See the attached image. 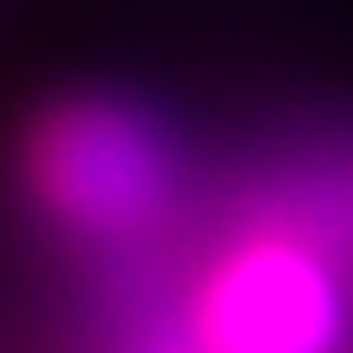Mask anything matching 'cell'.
I'll list each match as a JSON object with an SVG mask.
<instances>
[{"instance_id":"1","label":"cell","mask_w":353,"mask_h":353,"mask_svg":"<svg viewBox=\"0 0 353 353\" xmlns=\"http://www.w3.org/2000/svg\"><path fill=\"white\" fill-rule=\"evenodd\" d=\"M26 183L79 236H144L164 216L176 164L164 131L118 99H65L26 138Z\"/></svg>"},{"instance_id":"2","label":"cell","mask_w":353,"mask_h":353,"mask_svg":"<svg viewBox=\"0 0 353 353\" xmlns=\"http://www.w3.org/2000/svg\"><path fill=\"white\" fill-rule=\"evenodd\" d=\"M183 321L203 353H334L347 294L321 249L268 229L229 242L203 268Z\"/></svg>"},{"instance_id":"3","label":"cell","mask_w":353,"mask_h":353,"mask_svg":"<svg viewBox=\"0 0 353 353\" xmlns=\"http://www.w3.org/2000/svg\"><path fill=\"white\" fill-rule=\"evenodd\" d=\"M125 353H203V347H196V334H190V321H176V327H144Z\"/></svg>"}]
</instances>
